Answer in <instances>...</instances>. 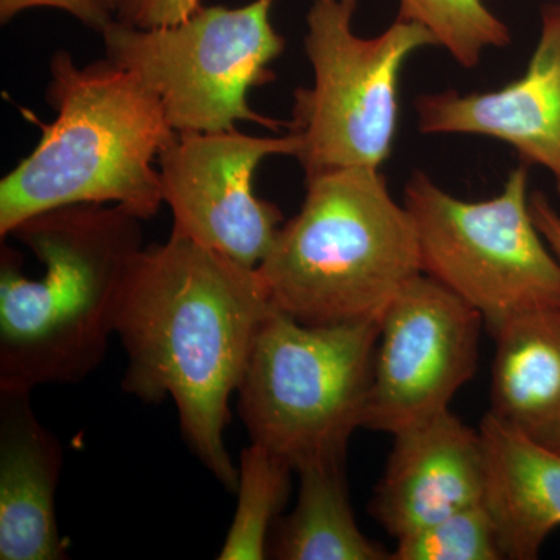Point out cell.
I'll list each match as a JSON object with an SVG mask.
<instances>
[{"instance_id": "cell-2", "label": "cell", "mask_w": 560, "mask_h": 560, "mask_svg": "<svg viewBox=\"0 0 560 560\" xmlns=\"http://www.w3.org/2000/svg\"><path fill=\"white\" fill-rule=\"evenodd\" d=\"M142 221L117 205L47 210L11 235L44 267L22 272L10 246L0 254V389L83 382L116 335L121 287L143 246Z\"/></svg>"}, {"instance_id": "cell-22", "label": "cell", "mask_w": 560, "mask_h": 560, "mask_svg": "<svg viewBox=\"0 0 560 560\" xmlns=\"http://www.w3.org/2000/svg\"><path fill=\"white\" fill-rule=\"evenodd\" d=\"M529 208L537 230L560 261V213L551 205L550 198L541 191L530 194Z\"/></svg>"}, {"instance_id": "cell-21", "label": "cell", "mask_w": 560, "mask_h": 560, "mask_svg": "<svg viewBox=\"0 0 560 560\" xmlns=\"http://www.w3.org/2000/svg\"><path fill=\"white\" fill-rule=\"evenodd\" d=\"M57 9L72 14L86 27L102 33L114 21L113 13L106 10L98 0H0V21L7 24L16 14L28 9Z\"/></svg>"}, {"instance_id": "cell-20", "label": "cell", "mask_w": 560, "mask_h": 560, "mask_svg": "<svg viewBox=\"0 0 560 560\" xmlns=\"http://www.w3.org/2000/svg\"><path fill=\"white\" fill-rule=\"evenodd\" d=\"M201 0H127L117 21L139 28L176 24L201 9Z\"/></svg>"}, {"instance_id": "cell-14", "label": "cell", "mask_w": 560, "mask_h": 560, "mask_svg": "<svg viewBox=\"0 0 560 560\" xmlns=\"http://www.w3.org/2000/svg\"><path fill=\"white\" fill-rule=\"evenodd\" d=\"M485 493L504 559L534 560L560 526V453L537 444L492 412L480 423Z\"/></svg>"}, {"instance_id": "cell-13", "label": "cell", "mask_w": 560, "mask_h": 560, "mask_svg": "<svg viewBox=\"0 0 560 560\" xmlns=\"http://www.w3.org/2000/svg\"><path fill=\"white\" fill-rule=\"evenodd\" d=\"M62 448L36 418L28 390L0 389V559L61 560L57 522Z\"/></svg>"}, {"instance_id": "cell-5", "label": "cell", "mask_w": 560, "mask_h": 560, "mask_svg": "<svg viewBox=\"0 0 560 560\" xmlns=\"http://www.w3.org/2000/svg\"><path fill=\"white\" fill-rule=\"evenodd\" d=\"M378 331L381 319L308 326L272 308L237 390L250 442L294 471L346 460L363 429Z\"/></svg>"}, {"instance_id": "cell-8", "label": "cell", "mask_w": 560, "mask_h": 560, "mask_svg": "<svg viewBox=\"0 0 560 560\" xmlns=\"http://www.w3.org/2000/svg\"><path fill=\"white\" fill-rule=\"evenodd\" d=\"M528 189L523 162L489 200H459L420 171L405 186L423 275L480 313L490 334L512 316L560 307V261L537 230Z\"/></svg>"}, {"instance_id": "cell-7", "label": "cell", "mask_w": 560, "mask_h": 560, "mask_svg": "<svg viewBox=\"0 0 560 560\" xmlns=\"http://www.w3.org/2000/svg\"><path fill=\"white\" fill-rule=\"evenodd\" d=\"M360 0H315L305 55L313 84L294 91L289 131L300 138L305 179L337 168H381L399 127V81L415 51L436 46L425 28L396 20L375 36L352 31Z\"/></svg>"}, {"instance_id": "cell-6", "label": "cell", "mask_w": 560, "mask_h": 560, "mask_svg": "<svg viewBox=\"0 0 560 560\" xmlns=\"http://www.w3.org/2000/svg\"><path fill=\"white\" fill-rule=\"evenodd\" d=\"M275 0L241 9L201 7L176 24L139 28L114 20L102 32L106 58L158 95L176 132H212L250 121L271 131L289 121L249 106L253 88L276 79L270 66L285 50L271 22Z\"/></svg>"}, {"instance_id": "cell-19", "label": "cell", "mask_w": 560, "mask_h": 560, "mask_svg": "<svg viewBox=\"0 0 560 560\" xmlns=\"http://www.w3.org/2000/svg\"><path fill=\"white\" fill-rule=\"evenodd\" d=\"M393 560H500L495 525L478 503L397 540Z\"/></svg>"}, {"instance_id": "cell-16", "label": "cell", "mask_w": 560, "mask_h": 560, "mask_svg": "<svg viewBox=\"0 0 560 560\" xmlns=\"http://www.w3.org/2000/svg\"><path fill=\"white\" fill-rule=\"evenodd\" d=\"M294 511L278 523L271 555L280 560H386L361 533L350 504L346 460L302 467Z\"/></svg>"}, {"instance_id": "cell-4", "label": "cell", "mask_w": 560, "mask_h": 560, "mask_svg": "<svg viewBox=\"0 0 560 560\" xmlns=\"http://www.w3.org/2000/svg\"><path fill=\"white\" fill-rule=\"evenodd\" d=\"M257 272L279 312L331 326L381 319L422 268L410 213L381 168L349 167L305 179L300 212Z\"/></svg>"}, {"instance_id": "cell-9", "label": "cell", "mask_w": 560, "mask_h": 560, "mask_svg": "<svg viewBox=\"0 0 560 560\" xmlns=\"http://www.w3.org/2000/svg\"><path fill=\"white\" fill-rule=\"evenodd\" d=\"M485 319L429 276L412 278L381 316L363 429L393 434L451 410L477 371Z\"/></svg>"}, {"instance_id": "cell-11", "label": "cell", "mask_w": 560, "mask_h": 560, "mask_svg": "<svg viewBox=\"0 0 560 560\" xmlns=\"http://www.w3.org/2000/svg\"><path fill=\"white\" fill-rule=\"evenodd\" d=\"M423 135H477L508 143L523 164L539 165L560 194V3L541 9L540 36L525 73L500 90L420 95Z\"/></svg>"}, {"instance_id": "cell-3", "label": "cell", "mask_w": 560, "mask_h": 560, "mask_svg": "<svg viewBox=\"0 0 560 560\" xmlns=\"http://www.w3.org/2000/svg\"><path fill=\"white\" fill-rule=\"evenodd\" d=\"M46 97L51 124L22 110L40 139L0 183L2 238L38 213L90 202L153 219L164 205L154 161L176 136L158 95L108 58L79 66L58 50Z\"/></svg>"}, {"instance_id": "cell-1", "label": "cell", "mask_w": 560, "mask_h": 560, "mask_svg": "<svg viewBox=\"0 0 560 560\" xmlns=\"http://www.w3.org/2000/svg\"><path fill=\"white\" fill-rule=\"evenodd\" d=\"M272 308L257 268L176 234L139 254L117 304L128 359L121 388L145 404L172 397L190 451L231 492L230 399Z\"/></svg>"}, {"instance_id": "cell-18", "label": "cell", "mask_w": 560, "mask_h": 560, "mask_svg": "<svg viewBox=\"0 0 560 560\" xmlns=\"http://www.w3.org/2000/svg\"><path fill=\"white\" fill-rule=\"evenodd\" d=\"M397 20L429 31L436 46L466 69L475 68L486 50L512 40L510 27L482 0H399Z\"/></svg>"}, {"instance_id": "cell-12", "label": "cell", "mask_w": 560, "mask_h": 560, "mask_svg": "<svg viewBox=\"0 0 560 560\" xmlns=\"http://www.w3.org/2000/svg\"><path fill=\"white\" fill-rule=\"evenodd\" d=\"M393 451L370 511L399 540L481 503L485 453L480 430L451 410L393 434Z\"/></svg>"}, {"instance_id": "cell-17", "label": "cell", "mask_w": 560, "mask_h": 560, "mask_svg": "<svg viewBox=\"0 0 560 560\" xmlns=\"http://www.w3.org/2000/svg\"><path fill=\"white\" fill-rule=\"evenodd\" d=\"M293 467L250 442L238 464V501L220 560H261L268 555V534L290 497Z\"/></svg>"}, {"instance_id": "cell-15", "label": "cell", "mask_w": 560, "mask_h": 560, "mask_svg": "<svg viewBox=\"0 0 560 560\" xmlns=\"http://www.w3.org/2000/svg\"><path fill=\"white\" fill-rule=\"evenodd\" d=\"M492 337L489 412L560 453V307L512 316Z\"/></svg>"}, {"instance_id": "cell-23", "label": "cell", "mask_w": 560, "mask_h": 560, "mask_svg": "<svg viewBox=\"0 0 560 560\" xmlns=\"http://www.w3.org/2000/svg\"><path fill=\"white\" fill-rule=\"evenodd\" d=\"M106 10H109L110 13H117L121 9L127 0H98Z\"/></svg>"}, {"instance_id": "cell-10", "label": "cell", "mask_w": 560, "mask_h": 560, "mask_svg": "<svg viewBox=\"0 0 560 560\" xmlns=\"http://www.w3.org/2000/svg\"><path fill=\"white\" fill-rule=\"evenodd\" d=\"M300 147L291 131L276 138L237 128L176 132L158 158L162 197L173 213L172 234L245 267H259L278 237L283 213L257 197L254 175L267 158H296Z\"/></svg>"}]
</instances>
